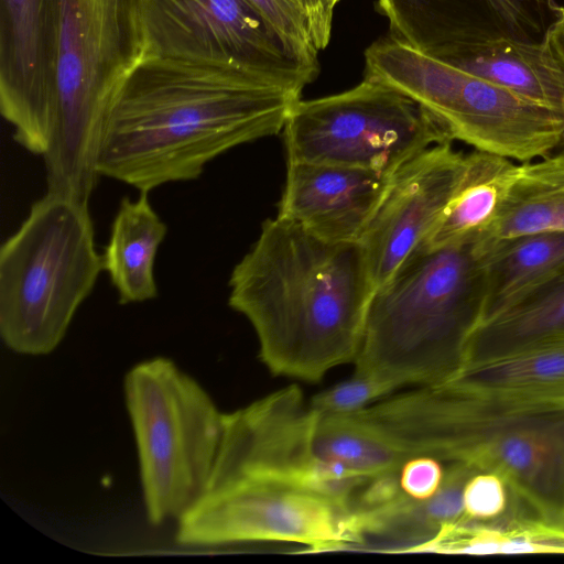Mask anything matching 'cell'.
<instances>
[{
  "mask_svg": "<svg viewBox=\"0 0 564 564\" xmlns=\"http://www.w3.org/2000/svg\"><path fill=\"white\" fill-rule=\"evenodd\" d=\"M150 55L144 0H57L54 121L42 156L47 192L88 204L113 107Z\"/></svg>",
  "mask_w": 564,
  "mask_h": 564,
  "instance_id": "4",
  "label": "cell"
},
{
  "mask_svg": "<svg viewBox=\"0 0 564 564\" xmlns=\"http://www.w3.org/2000/svg\"><path fill=\"white\" fill-rule=\"evenodd\" d=\"M318 416L297 386L224 413L208 481H272L316 490L350 506L352 495L369 476L317 456L314 436Z\"/></svg>",
  "mask_w": 564,
  "mask_h": 564,
  "instance_id": "11",
  "label": "cell"
},
{
  "mask_svg": "<svg viewBox=\"0 0 564 564\" xmlns=\"http://www.w3.org/2000/svg\"><path fill=\"white\" fill-rule=\"evenodd\" d=\"M563 329L564 281L477 323L466 338L462 365L506 352Z\"/></svg>",
  "mask_w": 564,
  "mask_h": 564,
  "instance_id": "24",
  "label": "cell"
},
{
  "mask_svg": "<svg viewBox=\"0 0 564 564\" xmlns=\"http://www.w3.org/2000/svg\"><path fill=\"white\" fill-rule=\"evenodd\" d=\"M145 512L152 524L178 520L203 495L223 415L207 391L172 360L156 357L126 376Z\"/></svg>",
  "mask_w": 564,
  "mask_h": 564,
  "instance_id": "8",
  "label": "cell"
},
{
  "mask_svg": "<svg viewBox=\"0 0 564 564\" xmlns=\"http://www.w3.org/2000/svg\"><path fill=\"white\" fill-rule=\"evenodd\" d=\"M391 176L333 164L288 162L278 216L330 242H359Z\"/></svg>",
  "mask_w": 564,
  "mask_h": 564,
  "instance_id": "16",
  "label": "cell"
},
{
  "mask_svg": "<svg viewBox=\"0 0 564 564\" xmlns=\"http://www.w3.org/2000/svg\"><path fill=\"white\" fill-rule=\"evenodd\" d=\"M299 99L256 73L150 55L113 107L98 172L148 193L196 180L225 152L282 132Z\"/></svg>",
  "mask_w": 564,
  "mask_h": 564,
  "instance_id": "1",
  "label": "cell"
},
{
  "mask_svg": "<svg viewBox=\"0 0 564 564\" xmlns=\"http://www.w3.org/2000/svg\"><path fill=\"white\" fill-rule=\"evenodd\" d=\"M520 163L489 152L465 154V165L453 195L432 234L421 248L474 242L494 221Z\"/></svg>",
  "mask_w": 564,
  "mask_h": 564,
  "instance_id": "20",
  "label": "cell"
},
{
  "mask_svg": "<svg viewBox=\"0 0 564 564\" xmlns=\"http://www.w3.org/2000/svg\"><path fill=\"white\" fill-rule=\"evenodd\" d=\"M57 0H0V109L13 139L43 156L55 105Z\"/></svg>",
  "mask_w": 564,
  "mask_h": 564,
  "instance_id": "13",
  "label": "cell"
},
{
  "mask_svg": "<svg viewBox=\"0 0 564 564\" xmlns=\"http://www.w3.org/2000/svg\"><path fill=\"white\" fill-rule=\"evenodd\" d=\"M144 23L152 56L231 66L299 95L316 77L249 0H144Z\"/></svg>",
  "mask_w": 564,
  "mask_h": 564,
  "instance_id": "12",
  "label": "cell"
},
{
  "mask_svg": "<svg viewBox=\"0 0 564 564\" xmlns=\"http://www.w3.org/2000/svg\"><path fill=\"white\" fill-rule=\"evenodd\" d=\"M104 270L88 204L46 192L0 248V334L45 355L64 338Z\"/></svg>",
  "mask_w": 564,
  "mask_h": 564,
  "instance_id": "6",
  "label": "cell"
},
{
  "mask_svg": "<svg viewBox=\"0 0 564 564\" xmlns=\"http://www.w3.org/2000/svg\"><path fill=\"white\" fill-rule=\"evenodd\" d=\"M229 289L269 371L306 382L354 362L376 290L360 242L326 241L278 215L234 267Z\"/></svg>",
  "mask_w": 564,
  "mask_h": 564,
  "instance_id": "2",
  "label": "cell"
},
{
  "mask_svg": "<svg viewBox=\"0 0 564 564\" xmlns=\"http://www.w3.org/2000/svg\"><path fill=\"white\" fill-rule=\"evenodd\" d=\"M365 77L429 109L453 141L518 163L564 148V112L386 36L365 51Z\"/></svg>",
  "mask_w": 564,
  "mask_h": 564,
  "instance_id": "7",
  "label": "cell"
},
{
  "mask_svg": "<svg viewBox=\"0 0 564 564\" xmlns=\"http://www.w3.org/2000/svg\"><path fill=\"white\" fill-rule=\"evenodd\" d=\"M514 502V501H513ZM507 516L491 520L462 517L446 524L432 542L435 553H564V525L546 522L514 502Z\"/></svg>",
  "mask_w": 564,
  "mask_h": 564,
  "instance_id": "23",
  "label": "cell"
},
{
  "mask_svg": "<svg viewBox=\"0 0 564 564\" xmlns=\"http://www.w3.org/2000/svg\"><path fill=\"white\" fill-rule=\"evenodd\" d=\"M509 490L505 481L491 473H476L463 490V516L473 520H491L509 507Z\"/></svg>",
  "mask_w": 564,
  "mask_h": 564,
  "instance_id": "27",
  "label": "cell"
},
{
  "mask_svg": "<svg viewBox=\"0 0 564 564\" xmlns=\"http://www.w3.org/2000/svg\"><path fill=\"white\" fill-rule=\"evenodd\" d=\"M538 232H564V150L520 163L496 218L471 243Z\"/></svg>",
  "mask_w": 564,
  "mask_h": 564,
  "instance_id": "22",
  "label": "cell"
},
{
  "mask_svg": "<svg viewBox=\"0 0 564 564\" xmlns=\"http://www.w3.org/2000/svg\"><path fill=\"white\" fill-rule=\"evenodd\" d=\"M341 0H299L310 37L317 52L325 50L332 37L333 18Z\"/></svg>",
  "mask_w": 564,
  "mask_h": 564,
  "instance_id": "29",
  "label": "cell"
},
{
  "mask_svg": "<svg viewBox=\"0 0 564 564\" xmlns=\"http://www.w3.org/2000/svg\"><path fill=\"white\" fill-rule=\"evenodd\" d=\"M473 248L482 272L476 324L564 281V232L530 234Z\"/></svg>",
  "mask_w": 564,
  "mask_h": 564,
  "instance_id": "17",
  "label": "cell"
},
{
  "mask_svg": "<svg viewBox=\"0 0 564 564\" xmlns=\"http://www.w3.org/2000/svg\"><path fill=\"white\" fill-rule=\"evenodd\" d=\"M444 470L441 462L435 458L427 456L411 457L400 468L401 488L414 499H427L441 487Z\"/></svg>",
  "mask_w": 564,
  "mask_h": 564,
  "instance_id": "28",
  "label": "cell"
},
{
  "mask_svg": "<svg viewBox=\"0 0 564 564\" xmlns=\"http://www.w3.org/2000/svg\"><path fill=\"white\" fill-rule=\"evenodd\" d=\"M464 165L465 154L446 142L415 155L391 176L359 241L376 289L425 243L453 195Z\"/></svg>",
  "mask_w": 564,
  "mask_h": 564,
  "instance_id": "14",
  "label": "cell"
},
{
  "mask_svg": "<svg viewBox=\"0 0 564 564\" xmlns=\"http://www.w3.org/2000/svg\"><path fill=\"white\" fill-rule=\"evenodd\" d=\"M376 10L391 37L434 57L499 39L544 43L558 18L553 0H377Z\"/></svg>",
  "mask_w": 564,
  "mask_h": 564,
  "instance_id": "15",
  "label": "cell"
},
{
  "mask_svg": "<svg viewBox=\"0 0 564 564\" xmlns=\"http://www.w3.org/2000/svg\"><path fill=\"white\" fill-rule=\"evenodd\" d=\"M481 296L473 243L419 248L375 290L355 373L392 391L446 381L462 365Z\"/></svg>",
  "mask_w": 564,
  "mask_h": 564,
  "instance_id": "5",
  "label": "cell"
},
{
  "mask_svg": "<svg viewBox=\"0 0 564 564\" xmlns=\"http://www.w3.org/2000/svg\"><path fill=\"white\" fill-rule=\"evenodd\" d=\"M281 40L286 52L313 75L319 69L299 0H249Z\"/></svg>",
  "mask_w": 564,
  "mask_h": 564,
  "instance_id": "25",
  "label": "cell"
},
{
  "mask_svg": "<svg viewBox=\"0 0 564 564\" xmlns=\"http://www.w3.org/2000/svg\"><path fill=\"white\" fill-rule=\"evenodd\" d=\"M352 415L406 459L427 456L495 474L514 502L564 525V395H486L438 383Z\"/></svg>",
  "mask_w": 564,
  "mask_h": 564,
  "instance_id": "3",
  "label": "cell"
},
{
  "mask_svg": "<svg viewBox=\"0 0 564 564\" xmlns=\"http://www.w3.org/2000/svg\"><path fill=\"white\" fill-rule=\"evenodd\" d=\"M177 521L176 540L189 546L273 543L317 553L359 545L346 501L272 481H209Z\"/></svg>",
  "mask_w": 564,
  "mask_h": 564,
  "instance_id": "10",
  "label": "cell"
},
{
  "mask_svg": "<svg viewBox=\"0 0 564 564\" xmlns=\"http://www.w3.org/2000/svg\"><path fill=\"white\" fill-rule=\"evenodd\" d=\"M282 133L288 162L333 164L389 176L426 149L453 142L422 104L368 77L338 94L299 99Z\"/></svg>",
  "mask_w": 564,
  "mask_h": 564,
  "instance_id": "9",
  "label": "cell"
},
{
  "mask_svg": "<svg viewBox=\"0 0 564 564\" xmlns=\"http://www.w3.org/2000/svg\"><path fill=\"white\" fill-rule=\"evenodd\" d=\"M442 383L486 395L562 397L564 329L506 352L465 362Z\"/></svg>",
  "mask_w": 564,
  "mask_h": 564,
  "instance_id": "18",
  "label": "cell"
},
{
  "mask_svg": "<svg viewBox=\"0 0 564 564\" xmlns=\"http://www.w3.org/2000/svg\"><path fill=\"white\" fill-rule=\"evenodd\" d=\"M148 194L140 192L134 200L127 196L121 199L102 253L104 270L123 305L158 296L154 262L167 226L153 209Z\"/></svg>",
  "mask_w": 564,
  "mask_h": 564,
  "instance_id": "21",
  "label": "cell"
},
{
  "mask_svg": "<svg viewBox=\"0 0 564 564\" xmlns=\"http://www.w3.org/2000/svg\"><path fill=\"white\" fill-rule=\"evenodd\" d=\"M391 391L378 380L354 373L350 379L314 395L310 403L321 413L348 415L386 398Z\"/></svg>",
  "mask_w": 564,
  "mask_h": 564,
  "instance_id": "26",
  "label": "cell"
},
{
  "mask_svg": "<svg viewBox=\"0 0 564 564\" xmlns=\"http://www.w3.org/2000/svg\"><path fill=\"white\" fill-rule=\"evenodd\" d=\"M545 41L564 70V7H558V18L551 25Z\"/></svg>",
  "mask_w": 564,
  "mask_h": 564,
  "instance_id": "30",
  "label": "cell"
},
{
  "mask_svg": "<svg viewBox=\"0 0 564 564\" xmlns=\"http://www.w3.org/2000/svg\"><path fill=\"white\" fill-rule=\"evenodd\" d=\"M436 58L564 112V70L546 41L499 39L459 46Z\"/></svg>",
  "mask_w": 564,
  "mask_h": 564,
  "instance_id": "19",
  "label": "cell"
}]
</instances>
